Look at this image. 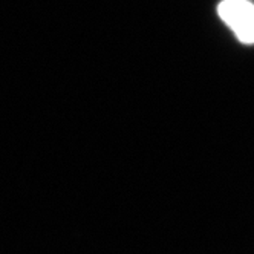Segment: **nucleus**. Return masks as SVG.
<instances>
[{
	"instance_id": "obj_1",
	"label": "nucleus",
	"mask_w": 254,
	"mask_h": 254,
	"mask_svg": "<svg viewBox=\"0 0 254 254\" xmlns=\"http://www.w3.org/2000/svg\"><path fill=\"white\" fill-rule=\"evenodd\" d=\"M217 14L239 42L254 43V5L250 0H222L217 6Z\"/></svg>"
}]
</instances>
